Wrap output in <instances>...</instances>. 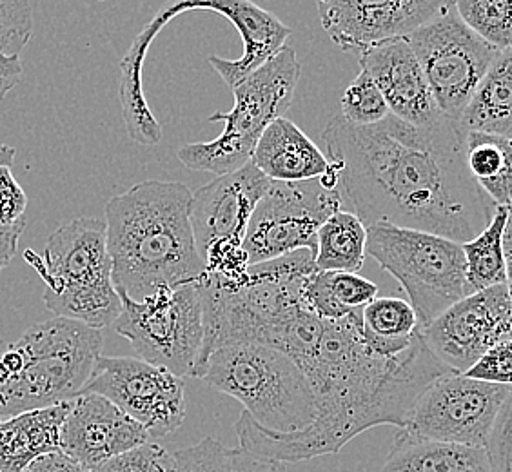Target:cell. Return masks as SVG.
<instances>
[{"label":"cell","mask_w":512,"mask_h":472,"mask_svg":"<svg viewBox=\"0 0 512 472\" xmlns=\"http://www.w3.org/2000/svg\"><path fill=\"white\" fill-rule=\"evenodd\" d=\"M358 60L365 75L382 91L391 115L416 128H429L444 120L407 39L384 42Z\"/></svg>","instance_id":"cell-18"},{"label":"cell","mask_w":512,"mask_h":472,"mask_svg":"<svg viewBox=\"0 0 512 472\" xmlns=\"http://www.w3.org/2000/svg\"><path fill=\"white\" fill-rule=\"evenodd\" d=\"M26 229V218L13 226H0V271L8 267L17 255L19 240Z\"/></svg>","instance_id":"cell-39"},{"label":"cell","mask_w":512,"mask_h":472,"mask_svg":"<svg viewBox=\"0 0 512 472\" xmlns=\"http://www.w3.org/2000/svg\"><path fill=\"white\" fill-rule=\"evenodd\" d=\"M99 329L51 318L0 349V420L66 404L82 394L99 360Z\"/></svg>","instance_id":"cell-4"},{"label":"cell","mask_w":512,"mask_h":472,"mask_svg":"<svg viewBox=\"0 0 512 472\" xmlns=\"http://www.w3.org/2000/svg\"><path fill=\"white\" fill-rule=\"evenodd\" d=\"M33 35V4L0 0V57L19 59Z\"/></svg>","instance_id":"cell-33"},{"label":"cell","mask_w":512,"mask_h":472,"mask_svg":"<svg viewBox=\"0 0 512 472\" xmlns=\"http://www.w3.org/2000/svg\"><path fill=\"white\" fill-rule=\"evenodd\" d=\"M367 255L404 287L420 327L473 295L462 244L444 236L378 222L367 227Z\"/></svg>","instance_id":"cell-8"},{"label":"cell","mask_w":512,"mask_h":472,"mask_svg":"<svg viewBox=\"0 0 512 472\" xmlns=\"http://www.w3.org/2000/svg\"><path fill=\"white\" fill-rule=\"evenodd\" d=\"M378 295V286L356 273L316 271L307 280L304 298L322 320H342L362 311Z\"/></svg>","instance_id":"cell-27"},{"label":"cell","mask_w":512,"mask_h":472,"mask_svg":"<svg viewBox=\"0 0 512 472\" xmlns=\"http://www.w3.org/2000/svg\"><path fill=\"white\" fill-rule=\"evenodd\" d=\"M493 472H512V387L485 445Z\"/></svg>","instance_id":"cell-35"},{"label":"cell","mask_w":512,"mask_h":472,"mask_svg":"<svg viewBox=\"0 0 512 472\" xmlns=\"http://www.w3.org/2000/svg\"><path fill=\"white\" fill-rule=\"evenodd\" d=\"M302 371L315 389V422L298 433L278 434L246 420L238 427V443L247 453L278 463L307 462L340 453L373 427L404 429L422 394L454 373L431 353L420 331L396 358L373 353L362 336V311L324 320L318 349Z\"/></svg>","instance_id":"cell-2"},{"label":"cell","mask_w":512,"mask_h":472,"mask_svg":"<svg viewBox=\"0 0 512 472\" xmlns=\"http://www.w3.org/2000/svg\"><path fill=\"white\" fill-rule=\"evenodd\" d=\"M418 331L442 364L465 374L483 354L512 340L511 287L502 284L465 296Z\"/></svg>","instance_id":"cell-15"},{"label":"cell","mask_w":512,"mask_h":472,"mask_svg":"<svg viewBox=\"0 0 512 472\" xmlns=\"http://www.w3.org/2000/svg\"><path fill=\"white\" fill-rule=\"evenodd\" d=\"M71 402L0 420V472H24L44 454L62 451V425Z\"/></svg>","instance_id":"cell-22"},{"label":"cell","mask_w":512,"mask_h":472,"mask_svg":"<svg viewBox=\"0 0 512 472\" xmlns=\"http://www.w3.org/2000/svg\"><path fill=\"white\" fill-rule=\"evenodd\" d=\"M503 251L507 262L512 260V202L507 206V224H505V233H503Z\"/></svg>","instance_id":"cell-41"},{"label":"cell","mask_w":512,"mask_h":472,"mask_svg":"<svg viewBox=\"0 0 512 472\" xmlns=\"http://www.w3.org/2000/svg\"><path fill=\"white\" fill-rule=\"evenodd\" d=\"M215 11L229 20L240 33L244 53L237 60L222 59L218 55L209 57V66L217 71L229 88H235L256 69L286 48L291 37V28L271 11L260 8L249 0H211V2H189V11Z\"/></svg>","instance_id":"cell-19"},{"label":"cell","mask_w":512,"mask_h":472,"mask_svg":"<svg viewBox=\"0 0 512 472\" xmlns=\"http://www.w3.org/2000/svg\"><path fill=\"white\" fill-rule=\"evenodd\" d=\"M24 256L46 284L42 300L57 318L99 331L119 320L124 305L111 276L106 220L75 218L48 238L44 256Z\"/></svg>","instance_id":"cell-5"},{"label":"cell","mask_w":512,"mask_h":472,"mask_svg":"<svg viewBox=\"0 0 512 472\" xmlns=\"http://www.w3.org/2000/svg\"><path fill=\"white\" fill-rule=\"evenodd\" d=\"M84 393L108 398L140 423L151 440L175 433L186 418L182 378L142 358L100 356Z\"/></svg>","instance_id":"cell-14"},{"label":"cell","mask_w":512,"mask_h":472,"mask_svg":"<svg viewBox=\"0 0 512 472\" xmlns=\"http://www.w3.org/2000/svg\"><path fill=\"white\" fill-rule=\"evenodd\" d=\"M367 256V227L349 211H338L316 238V267L325 273H356Z\"/></svg>","instance_id":"cell-28"},{"label":"cell","mask_w":512,"mask_h":472,"mask_svg":"<svg viewBox=\"0 0 512 472\" xmlns=\"http://www.w3.org/2000/svg\"><path fill=\"white\" fill-rule=\"evenodd\" d=\"M465 376L480 382L512 387V340L502 342L483 354Z\"/></svg>","instance_id":"cell-36"},{"label":"cell","mask_w":512,"mask_h":472,"mask_svg":"<svg viewBox=\"0 0 512 472\" xmlns=\"http://www.w3.org/2000/svg\"><path fill=\"white\" fill-rule=\"evenodd\" d=\"M509 393L507 385L445 374L416 402L404 431L433 442L485 447Z\"/></svg>","instance_id":"cell-13"},{"label":"cell","mask_w":512,"mask_h":472,"mask_svg":"<svg viewBox=\"0 0 512 472\" xmlns=\"http://www.w3.org/2000/svg\"><path fill=\"white\" fill-rule=\"evenodd\" d=\"M28 197L19 182L13 177L11 168H0V226H13L24 220Z\"/></svg>","instance_id":"cell-37"},{"label":"cell","mask_w":512,"mask_h":472,"mask_svg":"<svg viewBox=\"0 0 512 472\" xmlns=\"http://www.w3.org/2000/svg\"><path fill=\"white\" fill-rule=\"evenodd\" d=\"M511 302H512V287H511Z\"/></svg>","instance_id":"cell-44"},{"label":"cell","mask_w":512,"mask_h":472,"mask_svg":"<svg viewBox=\"0 0 512 472\" xmlns=\"http://www.w3.org/2000/svg\"><path fill=\"white\" fill-rule=\"evenodd\" d=\"M382 472H493L485 447L424 440L400 429Z\"/></svg>","instance_id":"cell-23"},{"label":"cell","mask_w":512,"mask_h":472,"mask_svg":"<svg viewBox=\"0 0 512 472\" xmlns=\"http://www.w3.org/2000/svg\"><path fill=\"white\" fill-rule=\"evenodd\" d=\"M456 126L512 140V48L498 53Z\"/></svg>","instance_id":"cell-24"},{"label":"cell","mask_w":512,"mask_h":472,"mask_svg":"<svg viewBox=\"0 0 512 472\" xmlns=\"http://www.w3.org/2000/svg\"><path fill=\"white\" fill-rule=\"evenodd\" d=\"M189 11V2L166 4L158 11L155 19L140 30L128 53L120 60V106L129 138L140 146H157L162 140V126L151 113L148 100L142 88V69L148 57L149 46L158 33L168 26L171 20Z\"/></svg>","instance_id":"cell-20"},{"label":"cell","mask_w":512,"mask_h":472,"mask_svg":"<svg viewBox=\"0 0 512 472\" xmlns=\"http://www.w3.org/2000/svg\"><path fill=\"white\" fill-rule=\"evenodd\" d=\"M456 11L471 30L498 51L512 48V0H460Z\"/></svg>","instance_id":"cell-31"},{"label":"cell","mask_w":512,"mask_h":472,"mask_svg":"<svg viewBox=\"0 0 512 472\" xmlns=\"http://www.w3.org/2000/svg\"><path fill=\"white\" fill-rule=\"evenodd\" d=\"M269 186L271 180L249 162L246 168L217 177L193 193L189 218L207 275L227 282L246 278L249 260L242 244Z\"/></svg>","instance_id":"cell-10"},{"label":"cell","mask_w":512,"mask_h":472,"mask_svg":"<svg viewBox=\"0 0 512 472\" xmlns=\"http://www.w3.org/2000/svg\"><path fill=\"white\" fill-rule=\"evenodd\" d=\"M60 440L62 453L91 471L119 454L153 442L140 423L108 398L91 393L71 400Z\"/></svg>","instance_id":"cell-17"},{"label":"cell","mask_w":512,"mask_h":472,"mask_svg":"<svg viewBox=\"0 0 512 472\" xmlns=\"http://www.w3.org/2000/svg\"><path fill=\"white\" fill-rule=\"evenodd\" d=\"M191 198L180 182L146 180L109 200L106 238L120 298L142 302L164 287L204 278L189 218Z\"/></svg>","instance_id":"cell-3"},{"label":"cell","mask_w":512,"mask_h":472,"mask_svg":"<svg viewBox=\"0 0 512 472\" xmlns=\"http://www.w3.org/2000/svg\"><path fill=\"white\" fill-rule=\"evenodd\" d=\"M507 207H496L491 224L471 242L462 244L471 293L507 284V258L503 251V233Z\"/></svg>","instance_id":"cell-30"},{"label":"cell","mask_w":512,"mask_h":472,"mask_svg":"<svg viewBox=\"0 0 512 472\" xmlns=\"http://www.w3.org/2000/svg\"><path fill=\"white\" fill-rule=\"evenodd\" d=\"M436 106L458 124L500 51L480 39L456 11V2L407 37Z\"/></svg>","instance_id":"cell-11"},{"label":"cell","mask_w":512,"mask_h":472,"mask_svg":"<svg viewBox=\"0 0 512 472\" xmlns=\"http://www.w3.org/2000/svg\"><path fill=\"white\" fill-rule=\"evenodd\" d=\"M420 324L413 305L404 298H378L362 309V336L367 347L382 358L405 353Z\"/></svg>","instance_id":"cell-26"},{"label":"cell","mask_w":512,"mask_h":472,"mask_svg":"<svg viewBox=\"0 0 512 472\" xmlns=\"http://www.w3.org/2000/svg\"><path fill=\"white\" fill-rule=\"evenodd\" d=\"M122 305L113 329L133 345L138 358L178 378H195L204 345L200 282L164 287L142 302L122 298Z\"/></svg>","instance_id":"cell-9"},{"label":"cell","mask_w":512,"mask_h":472,"mask_svg":"<svg viewBox=\"0 0 512 472\" xmlns=\"http://www.w3.org/2000/svg\"><path fill=\"white\" fill-rule=\"evenodd\" d=\"M251 162L271 182H307L327 175L333 164L289 118H276L256 144Z\"/></svg>","instance_id":"cell-21"},{"label":"cell","mask_w":512,"mask_h":472,"mask_svg":"<svg viewBox=\"0 0 512 472\" xmlns=\"http://www.w3.org/2000/svg\"><path fill=\"white\" fill-rule=\"evenodd\" d=\"M342 117L360 128L376 126L391 115L382 91L375 82L365 75L364 71L356 75V79L347 86L340 100Z\"/></svg>","instance_id":"cell-32"},{"label":"cell","mask_w":512,"mask_h":472,"mask_svg":"<svg viewBox=\"0 0 512 472\" xmlns=\"http://www.w3.org/2000/svg\"><path fill=\"white\" fill-rule=\"evenodd\" d=\"M171 472H286L284 463L258 458L242 447H226L207 436L171 454Z\"/></svg>","instance_id":"cell-29"},{"label":"cell","mask_w":512,"mask_h":472,"mask_svg":"<svg viewBox=\"0 0 512 472\" xmlns=\"http://www.w3.org/2000/svg\"><path fill=\"white\" fill-rule=\"evenodd\" d=\"M22 79V62L20 59L0 57V100L6 99Z\"/></svg>","instance_id":"cell-40"},{"label":"cell","mask_w":512,"mask_h":472,"mask_svg":"<svg viewBox=\"0 0 512 472\" xmlns=\"http://www.w3.org/2000/svg\"><path fill=\"white\" fill-rule=\"evenodd\" d=\"M338 211H342V202L336 189L322 186L320 178L307 182H271L256 206L242 244L249 266L300 249L316 253L320 227Z\"/></svg>","instance_id":"cell-12"},{"label":"cell","mask_w":512,"mask_h":472,"mask_svg":"<svg viewBox=\"0 0 512 472\" xmlns=\"http://www.w3.org/2000/svg\"><path fill=\"white\" fill-rule=\"evenodd\" d=\"M449 6L451 2L438 0H327L316 4L325 33L338 48L356 57L389 40L407 39Z\"/></svg>","instance_id":"cell-16"},{"label":"cell","mask_w":512,"mask_h":472,"mask_svg":"<svg viewBox=\"0 0 512 472\" xmlns=\"http://www.w3.org/2000/svg\"><path fill=\"white\" fill-rule=\"evenodd\" d=\"M200 380L233 396L269 433L304 431L318 414L307 374L289 354L271 345L222 347L209 356Z\"/></svg>","instance_id":"cell-6"},{"label":"cell","mask_w":512,"mask_h":472,"mask_svg":"<svg viewBox=\"0 0 512 472\" xmlns=\"http://www.w3.org/2000/svg\"><path fill=\"white\" fill-rule=\"evenodd\" d=\"M465 160L474 182L496 207L512 202V140L493 133H463Z\"/></svg>","instance_id":"cell-25"},{"label":"cell","mask_w":512,"mask_h":472,"mask_svg":"<svg viewBox=\"0 0 512 472\" xmlns=\"http://www.w3.org/2000/svg\"><path fill=\"white\" fill-rule=\"evenodd\" d=\"M93 472H171V454L162 445L149 442L111 458Z\"/></svg>","instance_id":"cell-34"},{"label":"cell","mask_w":512,"mask_h":472,"mask_svg":"<svg viewBox=\"0 0 512 472\" xmlns=\"http://www.w3.org/2000/svg\"><path fill=\"white\" fill-rule=\"evenodd\" d=\"M322 142L338 168L342 209L365 227L387 222L465 244L493 220L496 206L471 177L463 133L447 118L416 128L389 115L360 128L336 115Z\"/></svg>","instance_id":"cell-1"},{"label":"cell","mask_w":512,"mask_h":472,"mask_svg":"<svg viewBox=\"0 0 512 472\" xmlns=\"http://www.w3.org/2000/svg\"><path fill=\"white\" fill-rule=\"evenodd\" d=\"M15 157H17V151H15V148H11L8 144L0 142V168H2V166L10 168Z\"/></svg>","instance_id":"cell-42"},{"label":"cell","mask_w":512,"mask_h":472,"mask_svg":"<svg viewBox=\"0 0 512 472\" xmlns=\"http://www.w3.org/2000/svg\"><path fill=\"white\" fill-rule=\"evenodd\" d=\"M298 80L300 62L296 51L286 46L238 82L233 88L235 106L231 111H218L209 117V122H224V131L215 140L182 146L178 160L191 171L218 177L246 168L264 131L291 108Z\"/></svg>","instance_id":"cell-7"},{"label":"cell","mask_w":512,"mask_h":472,"mask_svg":"<svg viewBox=\"0 0 512 472\" xmlns=\"http://www.w3.org/2000/svg\"><path fill=\"white\" fill-rule=\"evenodd\" d=\"M507 284L512 287V260L507 262Z\"/></svg>","instance_id":"cell-43"},{"label":"cell","mask_w":512,"mask_h":472,"mask_svg":"<svg viewBox=\"0 0 512 472\" xmlns=\"http://www.w3.org/2000/svg\"><path fill=\"white\" fill-rule=\"evenodd\" d=\"M24 472H93L88 467H84L82 463L73 460L62 451L57 453L44 454L37 458L35 462L28 465V469Z\"/></svg>","instance_id":"cell-38"}]
</instances>
